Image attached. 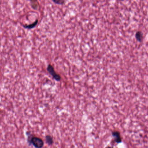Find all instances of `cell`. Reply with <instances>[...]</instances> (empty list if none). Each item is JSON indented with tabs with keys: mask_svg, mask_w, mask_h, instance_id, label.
Returning <instances> with one entry per match:
<instances>
[{
	"mask_svg": "<svg viewBox=\"0 0 148 148\" xmlns=\"http://www.w3.org/2000/svg\"><path fill=\"white\" fill-rule=\"evenodd\" d=\"M106 148H114L112 147H111V146H108V147H106Z\"/></svg>",
	"mask_w": 148,
	"mask_h": 148,
	"instance_id": "cell-8",
	"label": "cell"
},
{
	"mask_svg": "<svg viewBox=\"0 0 148 148\" xmlns=\"http://www.w3.org/2000/svg\"><path fill=\"white\" fill-rule=\"evenodd\" d=\"M28 143L32 144L36 148H42L44 145V142L41 138L36 136H28Z\"/></svg>",
	"mask_w": 148,
	"mask_h": 148,
	"instance_id": "cell-1",
	"label": "cell"
},
{
	"mask_svg": "<svg viewBox=\"0 0 148 148\" xmlns=\"http://www.w3.org/2000/svg\"><path fill=\"white\" fill-rule=\"evenodd\" d=\"M53 1L55 4H58V5H63L65 2L64 0H53Z\"/></svg>",
	"mask_w": 148,
	"mask_h": 148,
	"instance_id": "cell-7",
	"label": "cell"
},
{
	"mask_svg": "<svg viewBox=\"0 0 148 148\" xmlns=\"http://www.w3.org/2000/svg\"><path fill=\"white\" fill-rule=\"evenodd\" d=\"M46 142L49 145H52L53 143V139L50 135H47L45 137Z\"/></svg>",
	"mask_w": 148,
	"mask_h": 148,
	"instance_id": "cell-6",
	"label": "cell"
},
{
	"mask_svg": "<svg viewBox=\"0 0 148 148\" xmlns=\"http://www.w3.org/2000/svg\"><path fill=\"white\" fill-rule=\"evenodd\" d=\"M38 19H36V20L34 21L32 24H30L28 25H23V27L25 29H32L34 28L36 26L38 25Z\"/></svg>",
	"mask_w": 148,
	"mask_h": 148,
	"instance_id": "cell-4",
	"label": "cell"
},
{
	"mask_svg": "<svg viewBox=\"0 0 148 148\" xmlns=\"http://www.w3.org/2000/svg\"><path fill=\"white\" fill-rule=\"evenodd\" d=\"M47 70L49 73L51 75L53 78L55 79V80L57 81H60L61 80V77L59 74L57 73L55 71L54 67L52 66V65L50 64H48Z\"/></svg>",
	"mask_w": 148,
	"mask_h": 148,
	"instance_id": "cell-2",
	"label": "cell"
},
{
	"mask_svg": "<svg viewBox=\"0 0 148 148\" xmlns=\"http://www.w3.org/2000/svg\"><path fill=\"white\" fill-rule=\"evenodd\" d=\"M112 137L114 138V141L116 143L119 144L122 142V138H121L119 132L117 131H114L112 132Z\"/></svg>",
	"mask_w": 148,
	"mask_h": 148,
	"instance_id": "cell-3",
	"label": "cell"
},
{
	"mask_svg": "<svg viewBox=\"0 0 148 148\" xmlns=\"http://www.w3.org/2000/svg\"><path fill=\"white\" fill-rule=\"evenodd\" d=\"M135 37H136V39L138 41H139V42H141L143 39V33L141 31L137 32L136 35H135Z\"/></svg>",
	"mask_w": 148,
	"mask_h": 148,
	"instance_id": "cell-5",
	"label": "cell"
}]
</instances>
